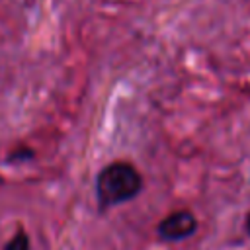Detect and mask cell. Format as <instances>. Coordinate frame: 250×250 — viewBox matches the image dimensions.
<instances>
[{
  "label": "cell",
  "mask_w": 250,
  "mask_h": 250,
  "mask_svg": "<svg viewBox=\"0 0 250 250\" xmlns=\"http://www.w3.org/2000/svg\"><path fill=\"white\" fill-rule=\"evenodd\" d=\"M143 188V178L139 170L129 162L107 164L96 180V195L100 209H109L113 205L133 199Z\"/></svg>",
  "instance_id": "obj_1"
},
{
  "label": "cell",
  "mask_w": 250,
  "mask_h": 250,
  "mask_svg": "<svg viewBox=\"0 0 250 250\" xmlns=\"http://www.w3.org/2000/svg\"><path fill=\"white\" fill-rule=\"evenodd\" d=\"M197 229V221L189 211L170 213L166 219L158 223V234L164 240H182L193 234Z\"/></svg>",
  "instance_id": "obj_2"
},
{
  "label": "cell",
  "mask_w": 250,
  "mask_h": 250,
  "mask_svg": "<svg viewBox=\"0 0 250 250\" xmlns=\"http://www.w3.org/2000/svg\"><path fill=\"white\" fill-rule=\"evenodd\" d=\"M4 250H29V238H27L25 230L20 229V230L10 238V242L6 244Z\"/></svg>",
  "instance_id": "obj_3"
},
{
  "label": "cell",
  "mask_w": 250,
  "mask_h": 250,
  "mask_svg": "<svg viewBox=\"0 0 250 250\" xmlns=\"http://www.w3.org/2000/svg\"><path fill=\"white\" fill-rule=\"evenodd\" d=\"M23 154H33V152H31V150H25V148L21 146L18 152H12V154H10V160H16V158H27V156H23Z\"/></svg>",
  "instance_id": "obj_4"
},
{
  "label": "cell",
  "mask_w": 250,
  "mask_h": 250,
  "mask_svg": "<svg viewBox=\"0 0 250 250\" xmlns=\"http://www.w3.org/2000/svg\"><path fill=\"white\" fill-rule=\"evenodd\" d=\"M246 230H248V234H250V213L246 215Z\"/></svg>",
  "instance_id": "obj_5"
}]
</instances>
